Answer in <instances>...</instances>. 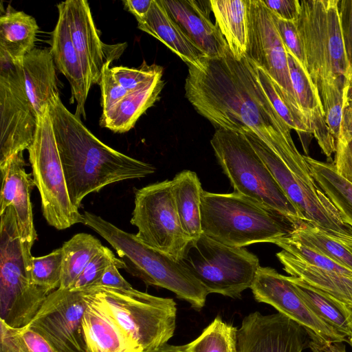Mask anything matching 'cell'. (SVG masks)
Listing matches in <instances>:
<instances>
[{"label":"cell","mask_w":352,"mask_h":352,"mask_svg":"<svg viewBox=\"0 0 352 352\" xmlns=\"http://www.w3.org/2000/svg\"><path fill=\"white\" fill-rule=\"evenodd\" d=\"M349 250L352 252V244H344Z\"/></svg>","instance_id":"54"},{"label":"cell","mask_w":352,"mask_h":352,"mask_svg":"<svg viewBox=\"0 0 352 352\" xmlns=\"http://www.w3.org/2000/svg\"><path fill=\"white\" fill-rule=\"evenodd\" d=\"M153 0H124L122 3L126 10L130 12L137 21L143 19L148 14Z\"/></svg>","instance_id":"50"},{"label":"cell","mask_w":352,"mask_h":352,"mask_svg":"<svg viewBox=\"0 0 352 352\" xmlns=\"http://www.w3.org/2000/svg\"><path fill=\"white\" fill-rule=\"evenodd\" d=\"M245 57L261 67L300 111L290 78L287 52L272 14L262 0H248V43Z\"/></svg>","instance_id":"16"},{"label":"cell","mask_w":352,"mask_h":352,"mask_svg":"<svg viewBox=\"0 0 352 352\" xmlns=\"http://www.w3.org/2000/svg\"><path fill=\"white\" fill-rule=\"evenodd\" d=\"M82 291L87 302L82 327L89 351L138 352L107 311Z\"/></svg>","instance_id":"24"},{"label":"cell","mask_w":352,"mask_h":352,"mask_svg":"<svg viewBox=\"0 0 352 352\" xmlns=\"http://www.w3.org/2000/svg\"><path fill=\"white\" fill-rule=\"evenodd\" d=\"M237 328L217 316L193 341L187 352H237Z\"/></svg>","instance_id":"35"},{"label":"cell","mask_w":352,"mask_h":352,"mask_svg":"<svg viewBox=\"0 0 352 352\" xmlns=\"http://www.w3.org/2000/svg\"><path fill=\"white\" fill-rule=\"evenodd\" d=\"M215 25L237 60L244 58L248 43V0H210Z\"/></svg>","instance_id":"30"},{"label":"cell","mask_w":352,"mask_h":352,"mask_svg":"<svg viewBox=\"0 0 352 352\" xmlns=\"http://www.w3.org/2000/svg\"><path fill=\"white\" fill-rule=\"evenodd\" d=\"M305 158L318 185L338 209L342 220L352 228V184L336 172L333 163L309 156Z\"/></svg>","instance_id":"32"},{"label":"cell","mask_w":352,"mask_h":352,"mask_svg":"<svg viewBox=\"0 0 352 352\" xmlns=\"http://www.w3.org/2000/svg\"><path fill=\"white\" fill-rule=\"evenodd\" d=\"M62 261L61 248L45 256H32V283L51 292L59 288L62 276Z\"/></svg>","instance_id":"38"},{"label":"cell","mask_w":352,"mask_h":352,"mask_svg":"<svg viewBox=\"0 0 352 352\" xmlns=\"http://www.w3.org/2000/svg\"><path fill=\"white\" fill-rule=\"evenodd\" d=\"M272 14L275 25L287 52L295 57L306 69L305 50L296 22L285 21L278 18L272 12Z\"/></svg>","instance_id":"43"},{"label":"cell","mask_w":352,"mask_h":352,"mask_svg":"<svg viewBox=\"0 0 352 352\" xmlns=\"http://www.w3.org/2000/svg\"><path fill=\"white\" fill-rule=\"evenodd\" d=\"M338 139L345 142L352 140V82L350 83L344 97L340 133Z\"/></svg>","instance_id":"49"},{"label":"cell","mask_w":352,"mask_h":352,"mask_svg":"<svg viewBox=\"0 0 352 352\" xmlns=\"http://www.w3.org/2000/svg\"><path fill=\"white\" fill-rule=\"evenodd\" d=\"M0 215V320L21 329L30 323L51 292L32 283L33 256L21 240L14 208Z\"/></svg>","instance_id":"7"},{"label":"cell","mask_w":352,"mask_h":352,"mask_svg":"<svg viewBox=\"0 0 352 352\" xmlns=\"http://www.w3.org/2000/svg\"><path fill=\"white\" fill-rule=\"evenodd\" d=\"M131 223L137 238L146 245L179 261L190 241L182 228L172 190V180L135 190Z\"/></svg>","instance_id":"12"},{"label":"cell","mask_w":352,"mask_h":352,"mask_svg":"<svg viewBox=\"0 0 352 352\" xmlns=\"http://www.w3.org/2000/svg\"><path fill=\"white\" fill-rule=\"evenodd\" d=\"M28 151L47 223L57 230L82 223V214L72 205L69 196L49 106L37 118L34 138Z\"/></svg>","instance_id":"11"},{"label":"cell","mask_w":352,"mask_h":352,"mask_svg":"<svg viewBox=\"0 0 352 352\" xmlns=\"http://www.w3.org/2000/svg\"><path fill=\"white\" fill-rule=\"evenodd\" d=\"M0 352H16L10 333V327L0 320Z\"/></svg>","instance_id":"51"},{"label":"cell","mask_w":352,"mask_h":352,"mask_svg":"<svg viewBox=\"0 0 352 352\" xmlns=\"http://www.w3.org/2000/svg\"><path fill=\"white\" fill-rule=\"evenodd\" d=\"M83 290L107 311L138 352L157 349L173 336L177 305L173 298L153 296L133 287L96 286Z\"/></svg>","instance_id":"6"},{"label":"cell","mask_w":352,"mask_h":352,"mask_svg":"<svg viewBox=\"0 0 352 352\" xmlns=\"http://www.w3.org/2000/svg\"><path fill=\"white\" fill-rule=\"evenodd\" d=\"M25 166L23 151L14 154L0 166V213L10 206L14 208L21 240L32 249L37 239L30 201V192L35 184L32 173H26Z\"/></svg>","instance_id":"18"},{"label":"cell","mask_w":352,"mask_h":352,"mask_svg":"<svg viewBox=\"0 0 352 352\" xmlns=\"http://www.w3.org/2000/svg\"><path fill=\"white\" fill-rule=\"evenodd\" d=\"M148 352H187L184 345H171L168 343L164 344L157 349Z\"/></svg>","instance_id":"52"},{"label":"cell","mask_w":352,"mask_h":352,"mask_svg":"<svg viewBox=\"0 0 352 352\" xmlns=\"http://www.w3.org/2000/svg\"><path fill=\"white\" fill-rule=\"evenodd\" d=\"M172 19L209 58L223 56L229 49L224 36L210 19V1L160 0Z\"/></svg>","instance_id":"20"},{"label":"cell","mask_w":352,"mask_h":352,"mask_svg":"<svg viewBox=\"0 0 352 352\" xmlns=\"http://www.w3.org/2000/svg\"><path fill=\"white\" fill-rule=\"evenodd\" d=\"M112 59L110 56L107 57L101 71L99 85L101 89L102 113L107 112L129 93L115 78L110 67Z\"/></svg>","instance_id":"42"},{"label":"cell","mask_w":352,"mask_h":352,"mask_svg":"<svg viewBox=\"0 0 352 352\" xmlns=\"http://www.w3.org/2000/svg\"><path fill=\"white\" fill-rule=\"evenodd\" d=\"M287 236L352 271V252L344 243L336 241L320 229L301 222Z\"/></svg>","instance_id":"34"},{"label":"cell","mask_w":352,"mask_h":352,"mask_svg":"<svg viewBox=\"0 0 352 352\" xmlns=\"http://www.w3.org/2000/svg\"><path fill=\"white\" fill-rule=\"evenodd\" d=\"M22 60L0 50V166L28 150L36 133L37 116L27 94Z\"/></svg>","instance_id":"13"},{"label":"cell","mask_w":352,"mask_h":352,"mask_svg":"<svg viewBox=\"0 0 352 352\" xmlns=\"http://www.w3.org/2000/svg\"><path fill=\"white\" fill-rule=\"evenodd\" d=\"M179 261L208 294L232 298L251 287L260 267L258 257L245 248L221 244L203 233L189 241Z\"/></svg>","instance_id":"10"},{"label":"cell","mask_w":352,"mask_h":352,"mask_svg":"<svg viewBox=\"0 0 352 352\" xmlns=\"http://www.w3.org/2000/svg\"><path fill=\"white\" fill-rule=\"evenodd\" d=\"M10 333L16 352H55L43 337L28 326L10 327Z\"/></svg>","instance_id":"44"},{"label":"cell","mask_w":352,"mask_h":352,"mask_svg":"<svg viewBox=\"0 0 352 352\" xmlns=\"http://www.w3.org/2000/svg\"><path fill=\"white\" fill-rule=\"evenodd\" d=\"M351 82L338 80L327 84L319 93L326 123L336 141L340 133L344 97Z\"/></svg>","instance_id":"37"},{"label":"cell","mask_w":352,"mask_h":352,"mask_svg":"<svg viewBox=\"0 0 352 352\" xmlns=\"http://www.w3.org/2000/svg\"><path fill=\"white\" fill-rule=\"evenodd\" d=\"M201 214L202 233L233 248L274 243L289 235L298 225L280 212L235 192L204 190Z\"/></svg>","instance_id":"4"},{"label":"cell","mask_w":352,"mask_h":352,"mask_svg":"<svg viewBox=\"0 0 352 352\" xmlns=\"http://www.w3.org/2000/svg\"><path fill=\"white\" fill-rule=\"evenodd\" d=\"M69 196L77 209L82 199L113 183L145 177L155 171L149 163L106 145L70 112L59 94L49 103Z\"/></svg>","instance_id":"2"},{"label":"cell","mask_w":352,"mask_h":352,"mask_svg":"<svg viewBox=\"0 0 352 352\" xmlns=\"http://www.w3.org/2000/svg\"><path fill=\"white\" fill-rule=\"evenodd\" d=\"M280 188L298 210L302 221L336 241L352 244V228L346 223L315 181L307 162L292 139L268 146L254 133L243 134Z\"/></svg>","instance_id":"3"},{"label":"cell","mask_w":352,"mask_h":352,"mask_svg":"<svg viewBox=\"0 0 352 352\" xmlns=\"http://www.w3.org/2000/svg\"><path fill=\"white\" fill-rule=\"evenodd\" d=\"M58 18L52 32L50 52L56 67L67 79L71 87V103L76 102L75 115L86 118L85 104L89 90L87 89L81 62L74 45L65 9L57 5Z\"/></svg>","instance_id":"21"},{"label":"cell","mask_w":352,"mask_h":352,"mask_svg":"<svg viewBox=\"0 0 352 352\" xmlns=\"http://www.w3.org/2000/svg\"><path fill=\"white\" fill-rule=\"evenodd\" d=\"M336 172L352 184V140L336 141V157L333 162Z\"/></svg>","instance_id":"46"},{"label":"cell","mask_w":352,"mask_h":352,"mask_svg":"<svg viewBox=\"0 0 352 352\" xmlns=\"http://www.w3.org/2000/svg\"><path fill=\"white\" fill-rule=\"evenodd\" d=\"M61 3L89 90L93 85L100 83L104 59L107 58L105 56L106 45L100 40L88 1L67 0Z\"/></svg>","instance_id":"19"},{"label":"cell","mask_w":352,"mask_h":352,"mask_svg":"<svg viewBox=\"0 0 352 352\" xmlns=\"http://www.w3.org/2000/svg\"><path fill=\"white\" fill-rule=\"evenodd\" d=\"M82 223L104 239L124 263V269L146 285L162 287L201 310L209 294L180 262L140 241L135 234L118 228L102 217L85 211Z\"/></svg>","instance_id":"5"},{"label":"cell","mask_w":352,"mask_h":352,"mask_svg":"<svg viewBox=\"0 0 352 352\" xmlns=\"http://www.w3.org/2000/svg\"><path fill=\"white\" fill-rule=\"evenodd\" d=\"M138 28L160 41L188 66L200 69L208 57L172 19L160 0H153L146 16L138 21Z\"/></svg>","instance_id":"23"},{"label":"cell","mask_w":352,"mask_h":352,"mask_svg":"<svg viewBox=\"0 0 352 352\" xmlns=\"http://www.w3.org/2000/svg\"><path fill=\"white\" fill-rule=\"evenodd\" d=\"M172 190L183 231L190 240L202 234L201 205L204 190L196 173L185 170L172 179Z\"/></svg>","instance_id":"29"},{"label":"cell","mask_w":352,"mask_h":352,"mask_svg":"<svg viewBox=\"0 0 352 352\" xmlns=\"http://www.w3.org/2000/svg\"><path fill=\"white\" fill-rule=\"evenodd\" d=\"M252 63L265 93L291 130H295L300 136L311 134L302 113L292 104L283 89L261 67Z\"/></svg>","instance_id":"36"},{"label":"cell","mask_w":352,"mask_h":352,"mask_svg":"<svg viewBox=\"0 0 352 352\" xmlns=\"http://www.w3.org/2000/svg\"><path fill=\"white\" fill-rule=\"evenodd\" d=\"M309 339L303 327L280 313L254 311L237 329V352H302Z\"/></svg>","instance_id":"17"},{"label":"cell","mask_w":352,"mask_h":352,"mask_svg":"<svg viewBox=\"0 0 352 352\" xmlns=\"http://www.w3.org/2000/svg\"><path fill=\"white\" fill-rule=\"evenodd\" d=\"M113 74L118 83L128 91H135L162 76V68L157 65H147L145 61L139 68L124 66L111 67Z\"/></svg>","instance_id":"41"},{"label":"cell","mask_w":352,"mask_h":352,"mask_svg":"<svg viewBox=\"0 0 352 352\" xmlns=\"http://www.w3.org/2000/svg\"><path fill=\"white\" fill-rule=\"evenodd\" d=\"M265 6L278 18L296 22L300 5L298 0H262Z\"/></svg>","instance_id":"47"},{"label":"cell","mask_w":352,"mask_h":352,"mask_svg":"<svg viewBox=\"0 0 352 352\" xmlns=\"http://www.w3.org/2000/svg\"><path fill=\"white\" fill-rule=\"evenodd\" d=\"M188 67L186 98L217 129L253 132L268 146L292 138L245 56L237 60L228 49L221 57H206L200 69Z\"/></svg>","instance_id":"1"},{"label":"cell","mask_w":352,"mask_h":352,"mask_svg":"<svg viewBox=\"0 0 352 352\" xmlns=\"http://www.w3.org/2000/svg\"><path fill=\"white\" fill-rule=\"evenodd\" d=\"M258 302L268 304L303 327L311 339L314 352H323L324 346L344 339L324 322L297 292L289 276L270 267H259L250 287Z\"/></svg>","instance_id":"14"},{"label":"cell","mask_w":352,"mask_h":352,"mask_svg":"<svg viewBox=\"0 0 352 352\" xmlns=\"http://www.w3.org/2000/svg\"><path fill=\"white\" fill-rule=\"evenodd\" d=\"M210 144L235 192L280 212L297 224L302 222L298 210L243 133L218 129Z\"/></svg>","instance_id":"8"},{"label":"cell","mask_w":352,"mask_h":352,"mask_svg":"<svg viewBox=\"0 0 352 352\" xmlns=\"http://www.w3.org/2000/svg\"><path fill=\"white\" fill-rule=\"evenodd\" d=\"M323 352H346L345 345L342 342L328 344L323 347Z\"/></svg>","instance_id":"53"},{"label":"cell","mask_w":352,"mask_h":352,"mask_svg":"<svg viewBox=\"0 0 352 352\" xmlns=\"http://www.w3.org/2000/svg\"><path fill=\"white\" fill-rule=\"evenodd\" d=\"M28 96L37 118L58 95L55 64L48 48H34L22 60Z\"/></svg>","instance_id":"25"},{"label":"cell","mask_w":352,"mask_h":352,"mask_svg":"<svg viewBox=\"0 0 352 352\" xmlns=\"http://www.w3.org/2000/svg\"><path fill=\"white\" fill-rule=\"evenodd\" d=\"M339 0H302L296 21L306 69L320 93L327 84L349 79L339 19Z\"/></svg>","instance_id":"9"},{"label":"cell","mask_w":352,"mask_h":352,"mask_svg":"<svg viewBox=\"0 0 352 352\" xmlns=\"http://www.w3.org/2000/svg\"><path fill=\"white\" fill-rule=\"evenodd\" d=\"M288 66L298 105L311 134L327 157L336 151V140L326 123L318 90L300 62L287 52Z\"/></svg>","instance_id":"22"},{"label":"cell","mask_w":352,"mask_h":352,"mask_svg":"<svg viewBox=\"0 0 352 352\" xmlns=\"http://www.w3.org/2000/svg\"><path fill=\"white\" fill-rule=\"evenodd\" d=\"M289 279L309 307L352 346V308L297 277Z\"/></svg>","instance_id":"27"},{"label":"cell","mask_w":352,"mask_h":352,"mask_svg":"<svg viewBox=\"0 0 352 352\" xmlns=\"http://www.w3.org/2000/svg\"><path fill=\"white\" fill-rule=\"evenodd\" d=\"M284 270L308 285L338 298L352 308V277L322 270L285 250L276 254Z\"/></svg>","instance_id":"28"},{"label":"cell","mask_w":352,"mask_h":352,"mask_svg":"<svg viewBox=\"0 0 352 352\" xmlns=\"http://www.w3.org/2000/svg\"><path fill=\"white\" fill-rule=\"evenodd\" d=\"M38 25L36 19L23 11L8 10L0 17V50L15 60L34 48Z\"/></svg>","instance_id":"31"},{"label":"cell","mask_w":352,"mask_h":352,"mask_svg":"<svg viewBox=\"0 0 352 352\" xmlns=\"http://www.w3.org/2000/svg\"><path fill=\"white\" fill-rule=\"evenodd\" d=\"M162 76L130 91L107 112L102 113L100 126L120 133L133 128L140 117L159 99L164 87Z\"/></svg>","instance_id":"26"},{"label":"cell","mask_w":352,"mask_h":352,"mask_svg":"<svg viewBox=\"0 0 352 352\" xmlns=\"http://www.w3.org/2000/svg\"><path fill=\"white\" fill-rule=\"evenodd\" d=\"M93 235L78 233L62 245V276L60 289H69L90 260L102 248Z\"/></svg>","instance_id":"33"},{"label":"cell","mask_w":352,"mask_h":352,"mask_svg":"<svg viewBox=\"0 0 352 352\" xmlns=\"http://www.w3.org/2000/svg\"><path fill=\"white\" fill-rule=\"evenodd\" d=\"M86 307L82 290L58 288L47 296L28 327L55 352H89L82 327Z\"/></svg>","instance_id":"15"},{"label":"cell","mask_w":352,"mask_h":352,"mask_svg":"<svg viewBox=\"0 0 352 352\" xmlns=\"http://www.w3.org/2000/svg\"><path fill=\"white\" fill-rule=\"evenodd\" d=\"M119 269H124V267L116 263L111 265L101 278L93 287L103 286L116 289H129L132 287L130 283L120 274Z\"/></svg>","instance_id":"48"},{"label":"cell","mask_w":352,"mask_h":352,"mask_svg":"<svg viewBox=\"0 0 352 352\" xmlns=\"http://www.w3.org/2000/svg\"><path fill=\"white\" fill-rule=\"evenodd\" d=\"M114 263L123 266L124 269V263L122 261L116 258L110 249L103 246L102 250L90 260L69 289L83 290L94 286L107 268Z\"/></svg>","instance_id":"40"},{"label":"cell","mask_w":352,"mask_h":352,"mask_svg":"<svg viewBox=\"0 0 352 352\" xmlns=\"http://www.w3.org/2000/svg\"><path fill=\"white\" fill-rule=\"evenodd\" d=\"M338 10L341 34L348 64L349 79L352 82V0L340 1Z\"/></svg>","instance_id":"45"},{"label":"cell","mask_w":352,"mask_h":352,"mask_svg":"<svg viewBox=\"0 0 352 352\" xmlns=\"http://www.w3.org/2000/svg\"><path fill=\"white\" fill-rule=\"evenodd\" d=\"M274 244L311 265L352 277L351 270L337 263L320 252L289 239L287 236L278 239Z\"/></svg>","instance_id":"39"}]
</instances>
